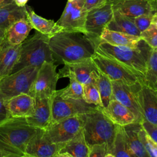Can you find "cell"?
<instances>
[{
  "label": "cell",
  "instance_id": "6da1fadb",
  "mask_svg": "<svg viewBox=\"0 0 157 157\" xmlns=\"http://www.w3.org/2000/svg\"><path fill=\"white\" fill-rule=\"evenodd\" d=\"M99 43L86 34L61 31L50 37L49 45L55 62L74 63L91 58Z\"/></svg>",
  "mask_w": 157,
  "mask_h": 157
},
{
  "label": "cell",
  "instance_id": "7a4b0ae2",
  "mask_svg": "<svg viewBox=\"0 0 157 157\" xmlns=\"http://www.w3.org/2000/svg\"><path fill=\"white\" fill-rule=\"evenodd\" d=\"M37 129L25 117H9L1 123V157H25L27 144Z\"/></svg>",
  "mask_w": 157,
  "mask_h": 157
},
{
  "label": "cell",
  "instance_id": "3957f363",
  "mask_svg": "<svg viewBox=\"0 0 157 157\" xmlns=\"http://www.w3.org/2000/svg\"><path fill=\"white\" fill-rule=\"evenodd\" d=\"M151 50V48L143 40L137 48L113 46L101 40L98 45L96 52L118 61L144 81Z\"/></svg>",
  "mask_w": 157,
  "mask_h": 157
},
{
  "label": "cell",
  "instance_id": "277c9868",
  "mask_svg": "<svg viewBox=\"0 0 157 157\" xmlns=\"http://www.w3.org/2000/svg\"><path fill=\"white\" fill-rule=\"evenodd\" d=\"M117 124L112 122L98 107L96 110L86 113L83 128L85 140L89 147L105 143L109 151V157H112V150Z\"/></svg>",
  "mask_w": 157,
  "mask_h": 157
},
{
  "label": "cell",
  "instance_id": "5b68a950",
  "mask_svg": "<svg viewBox=\"0 0 157 157\" xmlns=\"http://www.w3.org/2000/svg\"><path fill=\"white\" fill-rule=\"evenodd\" d=\"M49 39V36L37 31L33 36L26 39L21 45L20 56L12 73L30 66L40 67L45 61L55 63Z\"/></svg>",
  "mask_w": 157,
  "mask_h": 157
},
{
  "label": "cell",
  "instance_id": "8992f818",
  "mask_svg": "<svg viewBox=\"0 0 157 157\" xmlns=\"http://www.w3.org/2000/svg\"><path fill=\"white\" fill-rule=\"evenodd\" d=\"M39 67L30 66L0 80V99L7 100L21 93L29 94Z\"/></svg>",
  "mask_w": 157,
  "mask_h": 157
},
{
  "label": "cell",
  "instance_id": "52a82bcc",
  "mask_svg": "<svg viewBox=\"0 0 157 157\" xmlns=\"http://www.w3.org/2000/svg\"><path fill=\"white\" fill-rule=\"evenodd\" d=\"M99 71L105 74L111 81H116L131 86L142 79L118 61L98 53L91 58Z\"/></svg>",
  "mask_w": 157,
  "mask_h": 157
},
{
  "label": "cell",
  "instance_id": "ba28073f",
  "mask_svg": "<svg viewBox=\"0 0 157 157\" xmlns=\"http://www.w3.org/2000/svg\"><path fill=\"white\" fill-rule=\"evenodd\" d=\"M86 113L79 114L50 123L45 130L49 140L56 144L66 143L81 131L84 126Z\"/></svg>",
  "mask_w": 157,
  "mask_h": 157
},
{
  "label": "cell",
  "instance_id": "9c48e42d",
  "mask_svg": "<svg viewBox=\"0 0 157 157\" xmlns=\"http://www.w3.org/2000/svg\"><path fill=\"white\" fill-rule=\"evenodd\" d=\"M57 65L45 61L39 68L29 94L34 98H51L56 91L59 79Z\"/></svg>",
  "mask_w": 157,
  "mask_h": 157
},
{
  "label": "cell",
  "instance_id": "30bf717a",
  "mask_svg": "<svg viewBox=\"0 0 157 157\" xmlns=\"http://www.w3.org/2000/svg\"><path fill=\"white\" fill-rule=\"evenodd\" d=\"M51 107L50 123L74 115L87 113L96 110L98 106L89 104L84 100L63 98L55 91L51 99Z\"/></svg>",
  "mask_w": 157,
  "mask_h": 157
},
{
  "label": "cell",
  "instance_id": "8fae6325",
  "mask_svg": "<svg viewBox=\"0 0 157 157\" xmlns=\"http://www.w3.org/2000/svg\"><path fill=\"white\" fill-rule=\"evenodd\" d=\"M85 0L67 1L66 7L56 24L62 31H78L85 33V23L87 11L84 7Z\"/></svg>",
  "mask_w": 157,
  "mask_h": 157
},
{
  "label": "cell",
  "instance_id": "7c38bea8",
  "mask_svg": "<svg viewBox=\"0 0 157 157\" xmlns=\"http://www.w3.org/2000/svg\"><path fill=\"white\" fill-rule=\"evenodd\" d=\"M113 12V4L108 2L89 10L85 23V34L99 43L101 35L112 20Z\"/></svg>",
  "mask_w": 157,
  "mask_h": 157
},
{
  "label": "cell",
  "instance_id": "4fadbf2b",
  "mask_svg": "<svg viewBox=\"0 0 157 157\" xmlns=\"http://www.w3.org/2000/svg\"><path fill=\"white\" fill-rule=\"evenodd\" d=\"M99 73V71L91 58L74 63H65L58 72L59 78H73L83 85L95 83Z\"/></svg>",
  "mask_w": 157,
  "mask_h": 157
},
{
  "label": "cell",
  "instance_id": "5bb4252c",
  "mask_svg": "<svg viewBox=\"0 0 157 157\" xmlns=\"http://www.w3.org/2000/svg\"><path fill=\"white\" fill-rule=\"evenodd\" d=\"M135 91L143 118L157 125V90L141 81L135 85Z\"/></svg>",
  "mask_w": 157,
  "mask_h": 157
},
{
  "label": "cell",
  "instance_id": "9a60e30c",
  "mask_svg": "<svg viewBox=\"0 0 157 157\" xmlns=\"http://www.w3.org/2000/svg\"><path fill=\"white\" fill-rule=\"evenodd\" d=\"M65 143L56 144L47 137L44 129L37 128L36 132L28 142L25 157H56Z\"/></svg>",
  "mask_w": 157,
  "mask_h": 157
},
{
  "label": "cell",
  "instance_id": "2e32d148",
  "mask_svg": "<svg viewBox=\"0 0 157 157\" xmlns=\"http://www.w3.org/2000/svg\"><path fill=\"white\" fill-rule=\"evenodd\" d=\"M136 84L129 86L121 82L112 81V99L117 100L130 109L136 115L137 121L141 122L143 116L136 97Z\"/></svg>",
  "mask_w": 157,
  "mask_h": 157
},
{
  "label": "cell",
  "instance_id": "e0dca14e",
  "mask_svg": "<svg viewBox=\"0 0 157 157\" xmlns=\"http://www.w3.org/2000/svg\"><path fill=\"white\" fill-rule=\"evenodd\" d=\"M113 8L122 13L135 18L157 12V0H121L113 4Z\"/></svg>",
  "mask_w": 157,
  "mask_h": 157
},
{
  "label": "cell",
  "instance_id": "ac0fdd59",
  "mask_svg": "<svg viewBox=\"0 0 157 157\" xmlns=\"http://www.w3.org/2000/svg\"><path fill=\"white\" fill-rule=\"evenodd\" d=\"M9 117H28L34 111L35 99L27 93H21L5 100Z\"/></svg>",
  "mask_w": 157,
  "mask_h": 157
},
{
  "label": "cell",
  "instance_id": "d6986e66",
  "mask_svg": "<svg viewBox=\"0 0 157 157\" xmlns=\"http://www.w3.org/2000/svg\"><path fill=\"white\" fill-rule=\"evenodd\" d=\"M101 111L115 124L124 126L139 122L134 113L128 107L115 99H111L105 107H100Z\"/></svg>",
  "mask_w": 157,
  "mask_h": 157
},
{
  "label": "cell",
  "instance_id": "ffe728a7",
  "mask_svg": "<svg viewBox=\"0 0 157 157\" xmlns=\"http://www.w3.org/2000/svg\"><path fill=\"white\" fill-rule=\"evenodd\" d=\"M35 99V105L33 114L26 117L29 124L39 129H45L51 123V98Z\"/></svg>",
  "mask_w": 157,
  "mask_h": 157
},
{
  "label": "cell",
  "instance_id": "44dd1931",
  "mask_svg": "<svg viewBox=\"0 0 157 157\" xmlns=\"http://www.w3.org/2000/svg\"><path fill=\"white\" fill-rule=\"evenodd\" d=\"M90 147L87 144L83 129L72 139L66 142L56 157H88Z\"/></svg>",
  "mask_w": 157,
  "mask_h": 157
},
{
  "label": "cell",
  "instance_id": "7402d4cb",
  "mask_svg": "<svg viewBox=\"0 0 157 157\" xmlns=\"http://www.w3.org/2000/svg\"><path fill=\"white\" fill-rule=\"evenodd\" d=\"M21 45H11L5 41L1 46L0 80L12 73L20 56Z\"/></svg>",
  "mask_w": 157,
  "mask_h": 157
},
{
  "label": "cell",
  "instance_id": "603a6c76",
  "mask_svg": "<svg viewBox=\"0 0 157 157\" xmlns=\"http://www.w3.org/2000/svg\"><path fill=\"white\" fill-rule=\"evenodd\" d=\"M101 40L113 46L137 48L140 45L142 40L139 36L105 28L101 35Z\"/></svg>",
  "mask_w": 157,
  "mask_h": 157
},
{
  "label": "cell",
  "instance_id": "cb8c5ba5",
  "mask_svg": "<svg viewBox=\"0 0 157 157\" xmlns=\"http://www.w3.org/2000/svg\"><path fill=\"white\" fill-rule=\"evenodd\" d=\"M106 28L139 37L141 33L136 27L133 18H131L115 9H113L112 20L107 25Z\"/></svg>",
  "mask_w": 157,
  "mask_h": 157
},
{
  "label": "cell",
  "instance_id": "d4e9b609",
  "mask_svg": "<svg viewBox=\"0 0 157 157\" xmlns=\"http://www.w3.org/2000/svg\"><path fill=\"white\" fill-rule=\"evenodd\" d=\"M26 11L27 18L29 20L33 29L36 31L50 36L62 31V29L52 20L45 19L37 15L33 9L26 5Z\"/></svg>",
  "mask_w": 157,
  "mask_h": 157
},
{
  "label": "cell",
  "instance_id": "484cf974",
  "mask_svg": "<svg viewBox=\"0 0 157 157\" xmlns=\"http://www.w3.org/2000/svg\"><path fill=\"white\" fill-rule=\"evenodd\" d=\"M141 128L140 122H135L123 126L127 142L134 156L150 157L139 138V132Z\"/></svg>",
  "mask_w": 157,
  "mask_h": 157
},
{
  "label": "cell",
  "instance_id": "4316f807",
  "mask_svg": "<svg viewBox=\"0 0 157 157\" xmlns=\"http://www.w3.org/2000/svg\"><path fill=\"white\" fill-rule=\"evenodd\" d=\"M33 29L27 18L21 19L5 32V41L11 45L22 44L27 38L31 30Z\"/></svg>",
  "mask_w": 157,
  "mask_h": 157
},
{
  "label": "cell",
  "instance_id": "83f0119b",
  "mask_svg": "<svg viewBox=\"0 0 157 157\" xmlns=\"http://www.w3.org/2000/svg\"><path fill=\"white\" fill-rule=\"evenodd\" d=\"M25 18H27L25 6H18L13 2L0 8V28L6 32L13 23Z\"/></svg>",
  "mask_w": 157,
  "mask_h": 157
},
{
  "label": "cell",
  "instance_id": "f1b7e54d",
  "mask_svg": "<svg viewBox=\"0 0 157 157\" xmlns=\"http://www.w3.org/2000/svg\"><path fill=\"white\" fill-rule=\"evenodd\" d=\"M111 154L112 157H134L129 149L122 126L117 124Z\"/></svg>",
  "mask_w": 157,
  "mask_h": 157
},
{
  "label": "cell",
  "instance_id": "f546056e",
  "mask_svg": "<svg viewBox=\"0 0 157 157\" xmlns=\"http://www.w3.org/2000/svg\"><path fill=\"white\" fill-rule=\"evenodd\" d=\"M95 84L99 90L102 107H105L112 99V81L105 74L99 71Z\"/></svg>",
  "mask_w": 157,
  "mask_h": 157
},
{
  "label": "cell",
  "instance_id": "4dcf8cb0",
  "mask_svg": "<svg viewBox=\"0 0 157 157\" xmlns=\"http://www.w3.org/2000/svg\"><path fill=\"white\" fill-rule=\"evenodd\" d=\"M56 93L63 98L83 100V85L73 78H69V83L66 87L56 90Z\"/></svg>",
  "mask_w": 157,
  "mask_h": 157
},
{
  "label": "cell",
  "instance_id": "1f68e13d",
  "mask_svg": "<svg viewBox=\"0 0 157 157\" xmlns=\"http://www.w3.org/2000/svg\"><path fill=\"white\" fill-rule=\"evenodd\" d=\"M157 82V50L151 48L147 61V72L144 77V83L156 88ZM157 90V89H156Z\"/></svg>",
  "mask_w": 157,
  "mask_h": 157
},
{
  "label": "cell",
  "instance_id": "d6a6232c",
  "mask_svg": "<svg viewBox=\"0 0 157 157\" xmlns=\"http://www.w3.org/2000/svg\"><path fill=\"white\" fill-rule=\"evenodd\" d=\"M83 100L89 104L102 107L99 90L94 83H89L83 85Z\"/></svg>",
  "mask_w": 157,
  "mask_h": 157
},
{
  "label": "cell",
  "instance_id": "836d02e7",
  "mask_svg": "<svg viewBox=\"0 0 157 157\" xmlns=\"http://www.w3.org/2000/svg\"><path fill=\"white\" fill-rule=\"evenodd\" d=\"M139 136L149 156L157 157V144L150 137L142 126L139 131Z\"/></svg>",
  "mask_w": 157,
  "mask_h": 157
},
{
  "label": "cell",
  "instance_id": "e575fe53",
  "mask_svg": "<svg viewBox=\"0 0 157 157\" xmlns=\"http://www.w3.org/2000/svg\"><path fill=\"white\" fill-rule=\"evenodd\" d=\"M140 37L151 48H157V28L153 25L142 32Z\"/></svg>",
  "mask_w": 157,
  "mask_h": 157
},
{
  "label": "cell",
  "instance_id": "d590c367",
  "mask_svg": "<svg viewBox=\"0 0 157 157\" xmlns=\"http://www.w3.org/2000/svg\"><path fill=\"white\" fill-rule=\"evenodd\" d=\"M88 157H109L107 144L105 143H101L90 146Z\"/></svg>",
  "mask_w": 157,
  "mask_h": 157
},
{
  "label": "cell",
  "instance_id": "8d00e7d4",
  "mask_svg": "<svg viewBox=\"0 0 157 157\" xmlns=\"http://www.w3.org/2000/svg\"><path fill=\"white\" fill-rule=\"evenodd\" d=\"M153 14H144L134 18V22L140 33L146 30L151 24Z\"/></svg>",
  "mask_w": 157,
  "mask_h": 157
},
{
  "label": "cell",
  "instance_id": "74e56055",
  "mask_svg": "<svg viewBox=\"0 0 157 157\" xmlns=\"http://www.w3.org/2000/svg\"><path fill=\"white\" fill-rule=\"evenodd\" d=\"M141 125L150 137L157 144V125L153 124L145 118L141 121Z\"/></svg>",
  "mask_w": 157,
  "mask_h": 157
},
{
  "label": "cell",
  "instance_id": "f35d334b",
  "mask_svg": "<svg viewBox=\"0 0 157 157\" xmlns=\"http://www.w3.org/2000/svg\"><path fill=\"white\" fill-rule=\"evenodd\" d=\"M107 3L106 0H85L84 7L87 12L101 7Z\"/></svg>",
  "mask_w": 157,
  "mask_h": 157
},
{
  "label": "cell",
  "instance_id": "ab89813d",
  "mask_svg": "<svg viewBox=\"0 0 157 157\" xmlns=\"http://www.w3.org/2000/svg\"><path fill=\"white\" fill-rule=\"evenodd\" d=\"M8 112L4 100L0 99V123L9 118Z\"/></svg>",
  "mask_w": 157,
  "mask_h": 157
},
{
  "label": "cell",
  "instance_id": "60d3db41",
  "mask_svg": "<svg viewBox=\"0 0 157 157\" xmlns=\"http://www.w3.org/2000/svg\"><path fill=\"white\" fill-rule=\"evenodd\" d=\"M15 3L20 7H24L26 5V3L28 2V0H13Z\"/></svg>",
  "mask_w": 157,
  "mask_h": 157
},
{
  "label": "cell",
  "instance_id": "b9f144b4",
  "mask_svg": "<svg viewBox=\"0 0 157 157\" xmlns=\"http://www.w3.org/2000/svg\"><path fill=\"white\" fill-rule=\"evenodd\" d=\"M14 2L13 0H0V8Z\"/></svg>",
  "mask_w": 157,
  "mask_h": 157
},
{
  "label": "cell",
  "instance_id": "7bdbcfd3",
  "mask_svg": "<svg viewBox=\"0 0 157 157\" xmlns=\"http://www.w3.org/2000/svg\"><path fill=\"white\" fill-rule=\"evenodd\" d=\"M5 42V31L0 28V47Z\"/></svg>",
  "mask_w": 157,
  "mask_h": 157
},
{
  "label": "cell",
  "instance_id": "ee69618b",
  "mask_svg": "<svg viewBox=\"0 0 157 157\" xmlns=\"http://www.w3.org/2000/svg\"><path fill=\"white\" fill-rule=\"evenodd\" d=\"M151 24L153 25L157 28V12H155L152 17L151 20Z\"/></svg>",
  "mask_w": 157,
  "mask_h": 157
},
{
  "label": "cell",
  "instance_id": "f6af8a7d",
  "mask_svg": "<svg viewBox=\"0 0 157 157\" xmlns=\"http://www.w3.org/2000/svg\"><path fill=\"white\" fill-rule=\"evenodd\" d=\"M106 1H107V2H108V3H110L112 4H114L118 2V1H120L121 0H106Z\"/></svg>",
  "mask_w": 157,
  "mask_h": 157
},
{
  "label": "cell",
  "instance_id": "bcb514c9",
  "mask_svg": "<svg viewBox=\"0 0 157 157\" xmlns=\"http://www.w3.org/2000/svg\"><path fill=\"white\" fill-rule=\"evenodd\" d=\"M156 88L157 89V82H156Z\"/></svg>",
  "mask_w": 157,
  "mask_h": 157
},
{
  "label": "cell",
  "instance_id": "7dc6e473",
  "mask_svg": "<svg viewBox=\"0 0 157 157\" xmlns=\"http://www.w3.org/2000/svg\"><path fill=\"white\" fill-rule=\"evenodd\" d=\"M156 50H157V48H156Z\"/></svg>",
  "mask_w": 157,
  "mask_h": 157
},
{
  "label": "cell",
  "instance_id": "c3c4849f",
  "mask_svg": "<svg viewBox=\"0 0 157 157\" xmlns=\"http://www.w3.org/2000/svg\"><path fill=\"white\" fill-rule=\"evenodd\" d=\"M0 157H1V155H0Z\"/></svg>",
  "mask_w": 157,
  "mask_h": 157
}]
</instances>
